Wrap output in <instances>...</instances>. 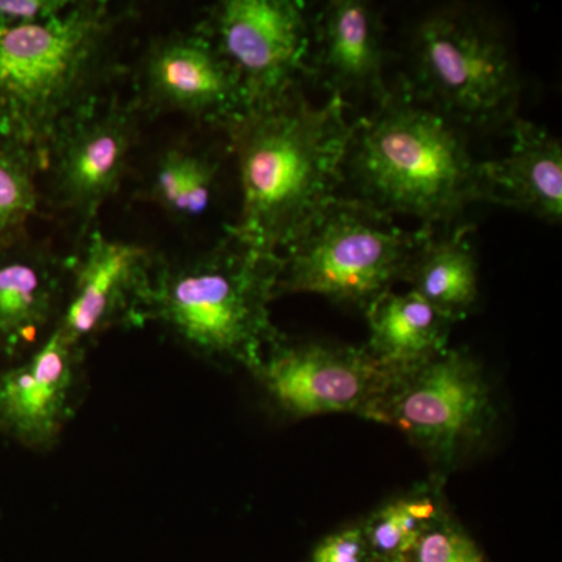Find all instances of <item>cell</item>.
I'll use <instances>...</instances> for the list:
<instances>
[{
    "mask_svg": "<svg viewBox=\"0 0 562 562\" xmlns=\"http://www.w3.org/2000/svg\"><path fill=\"white\" fill-rule=\"evenodd\" d=\"M346 106L338 95L314 105L295 90L244 111L225 127L241 184L232 238L279 257L336 198L355 124L347 121Z\"/></svg>",
    "mask_w": 562,
    "mask_h": 562,
    "instance_id": "1",
    "label": "cell"
},
{
    "mask_svg": "<svg viewBox=\"0 0 562 562\" xmlns=\"http://www.w3.org/2000/svg\"><path fill=\"white\" fill-rule=\"evenodd\" d=\"M124 14L109 2H69L24 24H0V138L46 165L58 133L102 98Z\"/></svg>",
    "mask_w": 562,
    "mask_h": 562,
    "instance_id": "2",
    "label": "cell"
},
{
    "mask_svg": "<svg viewBox=\"0 0 562 562\" xmlns=\"http://www.w3.org/2000/svg\"><path fill=\"white\" fill-rule=\"evenodd\" d=\"M346 179L358 201L387 216L417 217L422 227L450 224L482 202L479 162L457 122L409 90L390 91L371 116L355 122Z\"/></svg>",
    "mask_w": 562,
    "mask_h": 562,
    "instance_id": "3",
    "label": "cell"
},
{
    "mask_svg": "<svg viewBox=\"0 0 562 562\" xmlns=\"http://www.w3.org/2000/svg\"><path fill=\"white\" fill-rule=\"evenodd\" d=\"M279 257H266L231 235L183 260L158 257L144 325L160 324L202 360L254 372L283 333L273 325Z\"/></svg>",
    "mask_w": 562,
    "mask_h": 562,
    "instance_id": "4",
    "label": "cell"
},
{
    "mask_svg": "<svg viewBox=\"0 0 562 562\" xmlns=\"http://www.w3.org/2000/svg\"><path fill=\"white\" fill-rule=\"evenodd\" d=\"M435 228L405 231L392 216L355 198H338L279 255L273 297L317 294L368 313L405 279Z\"/></svg>",
    "mask_w": 562,
    "mask_h": 562,
    "instance_id": "5",
    "label": "cell"
},
{
    "mask_svg": "<svg viewBox=\"0 0 562 562\" xmlns=\"http://www.w3.org/2000/svg\"><path fill=\"white\" fill-rule=\"evenodd\" d=\"M372 422L397 428L446 482L487 446L498 422L492 384L468 350L447 349L420 368L395 375Z\"/></svg>",
    "mask_w": 562,
    "mask_h": 562,
    "instance_id": "6",
    "label": "cell"
},
{
    "mask_svg": "<svg viewBox=\"0 0 562 562\" xmlns=\"http://www.w3.org/2000/svg\"><path fill=\"white\" fill-rule=\"evenodd\" d=\"M414 98L457 124L513 120L519 79L494 25L468 10L428 14L413 35Z\"/></svg>",
    "mask_w": 562,
    "mask_h": 562,
    "instance_id": "7",
    "label": "cell"
},
{
    "mask_svg": "<svg viewBox=\"0 0 562 562\" xmlns=\"http://www.w3.org/2000/svg\"><path fill=\"white\" fill-rule=\"evenodd\" d=\"M232 66L244 111L297 90L312 76V22L294 0H222L199 25Z\"/></svg>",
    "mask_w": 562,
    "mask_h": 562,
    "instance_id": "8",
    "label": "cell"
},
{
    "mask_svg": "<svg viewBox=\"0 0 562 562\" xmlns=\"http://www.w3.org/2000/svg\"><path fill=\"white\" fill-rule=\"evenodd\" d=\"M269 403L292 420L325 414H353L372 420L394 373L362 347L291 341L281 336L251 372Z\"/></svg>",
    "mask_w": 562,
    "mask_h": 562,
    "instance_id": "9",
    "label": "cell"
},
{
    "mask_svg": "<svg viewBox=\"0 0 562 562\" xmlns=\"http://www.w3.org/2000/svg\"><path fill=\"white\" fill-rule=\"evenodd\" d=\"M135 105L102 98L66 125L47 151L52 209L80 224L83 238L99 211L121 190L136 135Z\"/></svg>",
    "mask_w": 562,
    "mask_h": 562,
    "instance_id": "10",
    "label": "cell"
},
{
    "mask_svg": "<svg viewBox=\"0 0 562 562\" xmlns=\"http://www.w3.org/2000/svg\"><path fill=\"white\" fill-rule=\"evenodd\" d=\"M158 255L91 228L69 258L65 308L54 330L87 350L113 328L144 327V305Z\"/></svg>",
    "mask_w": 562,
    "mask_h": 562,
    "instance_id": "11",
    "label": "cell"
},
{
    "mask_svg": "<svg viewBox=\"0 0 562 562\" xmlns=\"http://www.w3.org/2000/svg\"><path fill=\"white\" fill-rule=\"evenodd\" d=\"M139 98L138 110L173 111L224 128L244 113L236 74L199 29L172 33L150 44L140 63Z\"/></svg>",
    "mask_w": 562,
    "mask_h": 562,
    "instance_id": "12",
    "label": "cell"
},
{
    "mask_svg": "<svg viewBox=\"0 0 562 562\" xmlns=\"http://www.w3.org/2000/svg\"><path fill=\"white\" fill-rule=\"evenodd\" d=\"M85 355L54 330L0 373V432L36 452L54 450L85 397Z\"/></svg>",
    "mask_w": 562,
    "mask_h": 562,
    "instance_id": "13",
    "label": "cell"
},
{
    "mask_svg": "<svg viewBox=\"0 0 562 562\" xmlns=\"http://www.w3.org/2000/svg\"><path fill=\"white\" fill-rule=\"evenodd\" d=\"M69 262L27 236L0 247V350L18 357L54 331L65 308Z\"/></svg>",
    "mask_w": 562,
    "mask_h": 562,
    "instance_id": "14",
    "label": "cell"
},
{
    "mask_svg": "<svg viewBox=\"0 0 562 562\" xmlns=\"http://www.w3.org/2000/svg\"><path fill=\"white\" fill-rule=\"evenodd\" d=\"M312 72L342 101L368 94L380 103L390 94L383 79L382 22L369 3L335 0L314 18Z\"/></svg>",
    "mask_w": 562,
    "mask_h": 562,
    "instance_id": "15",
    "label": "cell"
},
{
    "mask_svg": "<svg viewBox=\"0 0 562 562\" xmlns=\"http://www.w3.org/2000/svg\"><path fill=\"white\" fill-rule=\"evenodd\" d=\"M513 146L498 160L479 162L482 202L527 211L541 220L562 216V147L541 125L513 117Z\"/></svg>",
    "mask_w": 562,
    "mask_h": 562,
    "instance_id": "16",
    "label": "cell"
},
{
    "mask_svg": "<svg viewBox=\"0 0 562 562\" xmlns=\"http://www.w3.org/2000/svg\"><path fill=\"white\" fill-rule=\"evenodd\" d=\"M364 316L369 339L362 349L394 375L420 368L449 349L453 322L416 292H386Z\"/></svg>",
    "mask_w": 562,
    "mask_h": 562,
    "instance_id": "17",
    "label": "cell"
},
{
    "mask_svg": "<svg viewBox=\"0 0 562 562\" xmlns=\"http://www.w3.org/2000/svg\"><path fill=\"white\" fill-rule=\"evenodd\" d=\"M473 227L462 225L443 238L428 239L409 265L405 283L450 321L465 319L479 301V265Z\"/></svg>",
    "mask_w": 562,
    "mask_h": 562,
    "instance_id": "18",
    "label": "cell"
},
{
    "mask_svg": "<svg viewBox=\"0 0 562 562\" xmlns=\"http://www.w3.org/2000/svg\"><path fill=\"white\" fill-rule=\"evenodd\" d=\"M443 483L431 480L392 498L360 520L372 562H406L422 532L446 497Z\"/></svg>",
    "mask_w": 562,
    "mask_h": 562,
    "instance_id": "19",
    "label": "cell"
},
{
    "mask_svg": "<svg viewBox=\"0 0 562 562\" xmlns=\"http://www.w3.org/2000/svg\"><path fill=\"white\" fill-rule=\"evenodd\" d=\"M46 168L35 151L0 138V247L25 238V227L38 213V172Z\"/></svg>",
    "mask_w": 562,
    "mask_h": 562,
    "instance_id": "20",
    "label": "cell"
},
{
    "mask_svg": "<svg viewBox=\"0 0 562 562\" xmlns=\"http://www.w3.org/2000/svg\"><path fill=\"white\" fill-rule=\"evenodd\" d=\"M406 562H490L479 543L453 516L447 502L422 532Z\"/></svg>",
    "mask_w": 562,
    "mask_h": 562,
    "instance_id": "21",
    "label": "cell"
},
{
    "mask_svg": "<svg viewBox=\"0 0 562 562\" xmlns=\"http://www.w3.org/2000/svg\"><path fill=\"white\" fill-rule=\"evenodd\" d=\"M216 176V162L206 155L188 151L179 213L181 220H194L206 213L213 198Z\"/></svg>",
    "mask_w": 562,
    "mask_h": 562,
    "instance_id": "22",
    "label": "cell"
},
{
    "mask_svg": "<svg viewBox=\"0 0 562 562\" xmlns=\"http://www.w3.org/2000/svg\"><path fill=\"white\" fill-rule=\"evenodd\" d=\"M188 150L169 149L161 155L155 166L151 179L149 199L162 210L179 217L181 194H183L184 166Z\"/></svg>",
    "mask_w": 562,
    "mask_h": 562,
    "instance_id": "23",
    "label": "cell"
},
{
    "mask_svg": "<svg viewBox=\"0 0 562 562\" xmlns=\"http://www.w3.org/2000/svg\"><path fill=\"white\" fill-rule=\"evenodd\" d=\"M308 562H372L360 520L325 536Z\"/></svg>",
    "mask_w": 562,
    "mask_h": 562,
    "instance_id": "24",
    "label": "cell"
},
{
    "mask_svg": "<svg viewBox=\"0 0 562 562\" xmlns=\"http://www.w3.org/2000/svg\"><path fill=\"white\" fill-rule=\"evenodd\" d=\"M69 0H0V24H24L49 18L68 5Z\"/></svg>",
    "mask_w": 562,
    "mask_h": 562,
    "instance_id": "25",
    "label": "cell"
}]
</instances>
